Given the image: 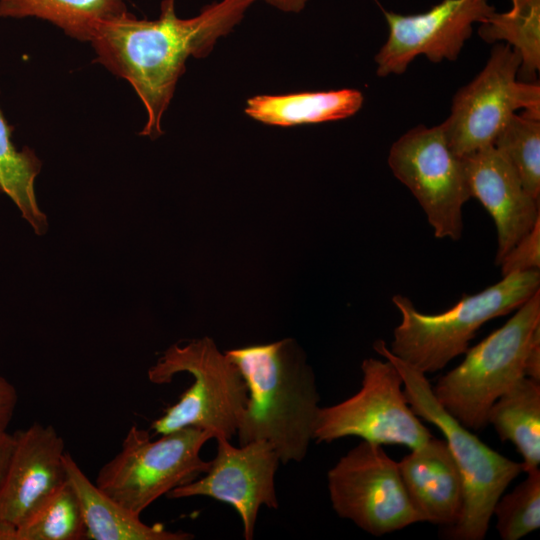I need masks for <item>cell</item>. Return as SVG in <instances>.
<instances>
[{
    "label": "cell",
    "mask_w": 540,
    "mask_h": 540,
    "mask_svg": "<svg viewBox=\"0 0 540 540\" xmlns=\"http://www.w3.org/2000/svg\"><path fill=\"white\" fill-rule=\"evenodd\" d=\"M176 0H162L160 15L140 19L126 11L101 23L89 44L94 62L126 80L147 115L141 136L163 134L162 118L189 57H206L217 40L230 33L257 0H220L192 18H179Z\"/></svg>",
    "instance_id": "cell-1"
},
{
    "label": "cell",
    "mask_w": 540,
    "mask_h": 540,
    "mask_svg": "<svg viewBox=\"0 0 540 540\" xmlns=\"http://www.w3.org/2000/svg\"><path fill=\"white\" fill-rule=\"evenodd\" d=\"M248 387L239 445L265 440L280 462H301L313 441L320 395L305 352L292 338L225 352Z\"/></svg>",
    "instance_id": "cell-2"
},
{
    "label": "cell",
    "mask_w": 540,
    "mask_h": 540,
    "mask_svg": "<svg viewBox=\"0 0 540 540\" xmlns=\"http://www.w3.org/2000/svg\"><path fill=\"white\" fill-rule=\"evenodd\" d=\"M373 348L398 370L404 394L416 416L442 432L462 475V514L445 535L453 540H483L496 502L523 472L522 463L493 450L452 417L437 401L426 374L392 354L383 340H376Z\"/></svg>",
    "instance_id": "cell-3"
},
{
    "label": "cell",
    "mask_w": 540,
    "mask_h": 540,
    "mask_svg": "<svg viewBox=\"0 0 540 540\" xmlns=\"http://www.w3.org/2000/svg\"><path fill=\"white\" fill-rule=\"evenodd\" d=\"M538 290L540 270L512 273L437 314L422 313L408 297L396 294L392 302L401 321L388 348L424 374L437 372L466 352L483 324L517 309Z\"/></svg>",
    "instance_id": "cell-4"
},
{
    "label": "cell",
    "mask_w": 540,
    "mask_h": 540,
    "mask_svg": "<svg viewBox=\"0 0 540 540\" xmlns=\"http://www.w3.org/2000/svg\"><path fill=\"white\" fill-rule=\"evenodd\" d=\"M181 372L192 375L194 382L152 423V430L162 435L196 427L214 439L231 440L248 400V387L238 367L205 336L167 348L148 369V379L169 384Z\"/></svg>",
    "instance_id": "cell-5"
},
{
    "label": "cell",
    "mask_w": 540,
    "mask_h": 540,
    "mask_svg": "<svg viewBox=\"0 0 540 540\" xmlns=\"http://www.w3.org/2000/svg\"><path fill=\"white\" fill-rule=\"evenodd\" d=\"M540 324V290L481 342L468 348L464 360L432 386L440 405L464 427L480 430L495 401L525 377L527 348Z\"/></svg>",
    "instance_id": "cell-6"
},
{
    "label": "cell",
    "mask_w": 540,
    "mask_h": 540,
    "mask_svg": "<svg viewBox=\"0 0 540 540\" xmlns=\"http://www.w3.org/2000/svg\"><path fill=\"white\" fill-rule=\"evenodd\" d=\"M210 439L213 435L205 430L185 427L152 440L149 431L132 425L95 484L140 516L155 500L207 471L210 461L203 460L200 451Z\"/></svg>",
    "instance_id": "cell-7"
},
{
    "label": "cell",
    "mask_w": 540,
    "mask_h": 540,
    "mask_svg": "<svg viewBox=\"0 0 540 540\" xmlns=\"http://www.w3.org/2000/svg\"><path fill=\"white\" fill-rule=\"evenodd\" d=\"M361 388L332 406L320 407L313 440L330 443L355 436L375 444L415 449L433 435L411 409L403 380L387 359L366 358L361 364Z\"/></svg>",
    "instance_id": "cell-8"
},
{
    "label": "cell",
    "mask_w": 540,
    "mask_h": 540,
    "mask_svg": "<svg viewBox=\"0 0 540 540\" xmlns=\"http://www.w3.org/2000/svg\"><path fill=\"white\" fill-rule=\"evenodd\" d=\"M520 65L518 52L499 43L480 73L457 91L450 115L441 123L457 156L493 145L519 109L540 115V86L518 79Z\"/></svg>",
    "instance_id": "cell-9"
},
{
    "label": "cell",
    "mask_w": 540,
    "mask_h": 540,
    "mask_svg": "<svg viewBox=\"0 0 540 540\" xmlns=\"http://www.w3.org/2000/svg\"><path fill=\"white\" fill-rule=\"evenodd\" d=\"M336 514L373 536H383L422 522L398 464L382 445L361 441L327 472Z\"/></svg>",
    "instance_id": "cell-10"
},
{
    "label": "cell",
    "mask_w": 540,
    "mask_h": 540,
    "mask_svg": "<svg viewBox=\"0 0 540 540\" xmlns=\"http://www.w3.org/2000/svg\"><path fill=\"white\" fill-rule=\"evenodd\" d=\"M388 165L419 202L435 237L459 240L462 209L471 197L462 157L452 151L442 124L404 133L392 144Z\"/></svg>",
    "instance_id": "cell-11"
},
{
    "label": "cell",
    "mask_w": 540,
    "mask_h": 540,
    "mask_svg": "<svg viewBox=\"0 0 540 540\" xmlns=\"http://www.w3.org/2000/svg\"><path fill=\"white\" fill-rule=\"evenodd\" d=\"M215 440L216 456L204 476L172 489L167 496L172 499L205 496L231 505L241 518L244 538L251 540L260 507L279 506L275 489L279 456L265 440L239 447L224 438Z\"/></svg>",
    "instance_id": "cell-12"
},
{
    "label": "cell",
    "mask_w": 540,
    "mask_h": 540,
    "mask_svg": "<svg viewBox=\"0 0 540 540\" xmlns=\"http://www.w3.org/2000/svg\"><path fill=\"white\" fill-rule=\"evenodd\" d=\"M382 10L389 35L375 56L380 77L404 73L420 55L434 63L455 61L472 34L473 24L484 22L495 11L488 0H442L415 15Z\"/></svg>",
    "instance_id": "cell-13"
},
{
    "label": "cell",
    "mask_w": 540,
    "mask_h": 540,
    "mask_svg": "<svg viewBox=\"0 0 540 540\" xmlns=\"http://www.w3.org/2000/svg\"><path fill=\"white\" fill-rule=\"evenodd\" d=\"M14 448L0 487V540L67 481L64 441L38 422L14 433Z\"/></svg>",
    "instance_id": "cell-14"
},
{
    "label": "cell",
    "mask_w": 540,
    "mask_h": 540,
    "mask_svg": "<svg viewBox=\"0 0 540 540\" xmlns=\"http://www.w3.org/2000/svg\"><path fill=\"white\" fill-rule=\"evenodd\" d=\"M462 160L470 197L477 199L494 220L495 263L499 265L540 219V201L528 193L515 168L494 145Z\"/></svg>",
    "instance_id": "cell-15"
},
{
    "label": "cell",
    "mask_w": 540,
    "mask_h": 540,
    "mask_svg": "<svg viewBox=\"0 0 540 540\" xmlns=\"http://www.w3.org/2000/svg\"><path fill=\"white\" fill-rule=\"evenodd\" d=\"M397 464L422 522L447 528L456 524L464 505V482L446 440L432 436Z\"/></svg>",
    "instance_id": "cell-16"
},
{
    "label": "cell",
    "mask_w": 540,
    "mask_h": 540,
    "mask_svg": "<svg viewBox=\"0 0 540 540\" xmlns=\"http://www.w3.org/2000/svg\"><path fill=\"white\" fill-rule=\"evenodd\" d=\"M67 480L74 489L83 514L87 539L93 540H189L193 535L147 525L92 483L69 452L64 453Z\"/></svg>",
    "instance_id": "cell-17"
},
{
    "label": "cell",
    "mask_w": 540,
    "mask_h": 540,
    "mask_svg": "<svg viewBox=\"0 0 540 540\" xmlns=\"http://www.w3.org/2000/svg\"><path fill=\"white\" fill-rule=\"evenodd\" d=\"M363 100L356 89L258 95L247 100L245 113L264 124L288 127L348 118Z\"/></svg>",
    "instance_id": "cell-18"
},
{
    "label": "cell",
    "mask_w": 540,
    "mask_h": 540,
    "mask_svg": "<svg viewBox=\"0 0 540 540\" xmlns=\"http://www.w3.org/2000/svg\"><path fill=\"white\" fill-rule=\"evenodd\" d=\"M487 424L501 441H509L522 456L523 472L540 464V382L528 377L518 380L491 406Z\"/></svg>",
    "instance_id": "cell-19"
},
{
    "label": "cell",
    "mask_w": 540,
    "mask_h": 540,
    "mask_svg": "<svg viewBox=\"0 0 540 540\" xmlns=\"http://www.w3.org/2000/svg\"><path fill=\"white\" fill-rule=\"evenodd\" d=\"M126 11V0H0V18H37L88 43L101 23Z\"/></svg>",
    "instance_id": "cell-20"
},
{
    "label": "cell",
    "mask_w": 540,
    "mask_h": 540,
    "mask_svg": "<svg viewBox=\"0 0 540 540\" xmlns=\"http://www.w3.org/2000/svg\"><path fill=\"white\" fill-rule=\"evenodd\" d=\"M12 135L13 127L0 106V194L9 197L37 235H43L48 229V221L35 193V181L42 162L33 149L27 146L18 149Z\"/></svg>",
    "instance_id": "cell-21"
},
{
    "label": "cell",
    "mask_w": 540,
    "mask_h": 540,
    "mask_svg": "<svg viewBox=\"0 0 540 540\" xmlns=\"http://www.w3.org/2000/svg\"><path fill=\"white\" fill-rule=\"evenodd\" d=\"M504 13L494 11L478 30L487 43L504 41L521 59L518 79L534 82L540 70V0H511Z\"/></svg>",
    "instance_id": "cell-22"
},
{
    "label": "cell",
    "mask_w": 540,
    "mask_h": 540,
    "mask_svg": "<svg viewBox=\"0 0 540 540\" xmlns=\"http://www.w3.org/2000/svg\"><path fill=\"white\" fill-rule=\"evenodd\" d=\"M86 526L68 480L15 527L10 540H83Z\"/></svg>",
    "instance_id": "cell-23"
},
{
    "label": "cell",
    "mask_w": 540,
    "mask_h": 540,
    "mask_svg": "<svg viewBox=\"0 0 540 540\" xmlns=\"http://www.w3.org/2000/svg\"><path fill=\"white\" fill-rule=\"evenodd\" d=\"M493 145L515 168L528 193L540 201V115L515 113Z\"/></svg>",
    "instance_id": "cell-24"
},
{
    "label": "cell",
    "mask_w": 540,
    "mask_h": 540,
    "mask_svg": "<svg viewBox=\"0 0 540 540\" xmlns=\"http://www.w3.org/2000/svg\"><path fill=\"white\" fill-rule=\"evenodd\" d=\"M526 474L513 491L500 496L493 508L502 540H518L540 527V470Z\"/></svg>",
    "instance_id": "cell-25"
},
{
    "label": "cell",
    "mask_w": 540,
    "mask_h": 540,
    "mask_svg": "<svg viewBox=\"0 0 540 540\" xmlns=\"http://www.w3.org/2000/svg\"><path fill=\"white\" fill-rule=\"evenodd\" d=\"M502 276L540 270V219L503 258L501 263Z\"/></svg>",
    "instance_id": "cell-26"
},
{
    "label": "cell",
    "mask_w": 540,
    "mask_h": 540,
    "mask_svg": "<svg viewBox=\"0 0 540 540\" xmlns=\"http://www.w3.org/2000/svg\"><path fill=\"white\" fill-rule=\"evenodd\" d=\"M17 392L14 386L0 376V429L7 430L17 404Z\"/></svg>",
    "instance_id": "cell-27"
},
{
    "label": "cell",
    "mask_w": 540,
    "mask_h": 540,
    "mask_svg": "<svg viewBox=\"0 0 540 540\" xmlns=\"http://www.w3.org/2000/svg\"><path fill=\"white\" fill-rule=\"evenodd\" d=\"M524 375L540 382V324L535 327L531 335L525 356Z\"/></svg>",
    "instance_id": "cell-28"
},
{
    "label": "cell",
    "mask_w": 540,
    "mask_h": 540,
    "mask_svg": "<svg viewBox=\"0 0 540 540\" xmlns=\"http://www.w3.org/2000/svg\"><path fill=\"white\" fill-rule=\"evenodd\" d=\"M14 434L0 429V487L3 482L9 460L14 448Z\"/></svg>",
    "instance_id": "cell-29"
},
{
    "label": "cell",
    "mask_w": 540,
    "mask_h": 540,
    "mask_svg": "<svg viewBox=\"0 0 540 540\" xmlns=\"http://www.w3.org/2000/svg\"><path fill=\"white\" fill-rule=\"evenodd\" d=\"M269 5L283 11L298 13L302 11L308 0H264Z\"/></svg>",
    "instance_id": "cell-30"
}]
</instances>
